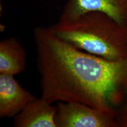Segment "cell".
Segmentation results:
<instances>
[{"instance_id": "6da1fadb", "label": "cell", "mask_w": 127, "mask_h": 127, "mask_svg": "<svg viewBox=\"0 0 127 127\" xmlns=\"http://www.w3.org/2000/svg\"><path fill=\"white\" fill-rule=\"evenodd\" d=\"M34 36L41 97L112 110L119 123L127 120V58L110 61L78 50L48 27L36 28Z\"/></svg>"}, {"instance_id": "7a4b0ae2", "label": "cell", "mask_w": 127, "mask_h": 127, "mask_svg": "<svg viewBox=\"0 0 127 127\" xmlns=\"http://www.w3.org/2000/svg\"><path fill=\"white\" fill-rule=\"evenodd\" d=\"M48 28L78 50L110 61L127 58V30L102 12H89Z\"/></svg>"}, {"instance_id": "8992f818", "label": "cell", "mask_w": 127, "mask_h": 127, "mask_svg": "<svg viewBox=\"0 0 127 127\" xmlns=\"http://www.w3.org/2000/svg\"><path fill=\"white\" fill-rule=\"evenodd\" d=\"M41 97L30 102L15 116V127H57V106Z\"/></svg>"}, {"instance_id": "3957f363", "label": "cell", "mask_w": 127, "mask_h": 127, "mask_svg": "<svg viewBox=\"0 0 127 127\" xmlns=\"http://www.w3.org/2000/svg\"><path fill=\"white\" fill-rule=\"evenodd\" d=\"M57 127H118V115L112 110L100 109L77 102H58Z\"/></svg>"}, {"instance_id": "ba28073f", "label": "cell", "mask_w": 127, "mask_h": 127, "mask_svg": "<svg viewBox=\"0 0 127 127\" xmlns=\"http://www.w3.org/2000/svg\"><path fill=\"white\" fill-rule=\"evenodd\" d=\"M125 127H127V123H126V124H125Z\"/></svg>"}, {"instance_id": "52a82bcc", "label": "cell", "mask_w": 127, "mask_h": 127, "mask_svg": "<svg viewBox=\"0 0 127 127\" xmlns=\"http://www.w3.org/2000/svg\"><path fill=\"white\" fill-rule=\"evenodd\" d=\"M26 63V51L17 38L11 37L0 42V74H20L25 70Z\"/></svg>"}, {"instance_id": "277c9868", "label": "cell", "mask_w": 127, "mask_h": 127, "mask_svg": "<svg viewBox=\"0 0 127 127\" xmlns=\"http://www.w3.org/2000/svg\"><path fill=\"white\" fill-rule=\"evenodd\" d=\"M89 12L107 14L127 30V0H67L59 21L72 20Z\"/></svg>"}, {"instance_id": "5b68a950", "label": "cell", "mask_w": 127, "mask_h": 127, "mask_svg": "<svg viewBox=\"0 0 127 127\" xmlns=\"http://www.w3.org/2000/svg\"><path fill=\"white\" fill-rule=\"evenodd\" d=\"M36 96L23 88L14 75L0 74V118H9L20 113Z\"/></svg>"}]
</instances>
